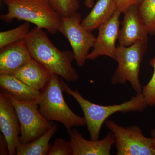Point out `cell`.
Returning <instances> with one entry per match:
<instances>
[{"mask_svg": "<svg viewBox=\"0 0 155 155\" xmlns=\"http://www.w3.org/2000/svg\"><path fill=\"white\" fill-rule=\"evenodd\" d=\"M8 12L0 19L6 22L14 19L31 23L54 34L59 31L62 17L53 8L48 0H3Z\"/></svg>", "mask_w": 155, "mask_h": 155, "instance_id": "obj_3", "label": "cell"}, {"mask_svg": "<svg viewBox=\"0 0 155 155\" xmlns=\"http://www.w3.org/2000/svg\"><path fill=\"white\" fill-rule=\"evenodd\" d=\"M122 12L117 9L110 19L101 25L98 29L93 49L87 56V60L94 61L101 56H107L115 60L116 42L119 38Z\"/></svg>", "mask_w": 155, "mask_h": 155, "instance_id": "obj_9", "label": "cell"}, {"mask_svg": "<svg viewBox=\"0 0 155 155\" xmlns=\"http://www.w3.org/2000/svg\"><path fill=\"white\" fill-rule=\"evenodd\" d=\"M138 9L149 35L155 36V0H143Z\"/></svg>", "mask_w": 155, "mask_h": 155, "instance_id": "obj_19", "label": "cell"}, {"mask_svg": "<svg viewBox=\"0 0 155 155\" xmlns=\"http://www.w3.org/2000/svg\"><path fill=\"white\" fill-rule=\"evenodd\" d=\"M0 130L8 142L9 155H16L17 146L20 143V122L14 106L2 91L0 93Z\"/></svg>", "mask_w": 155, "mask_h": 155, "instance_id": "obj_10", "label": "cell"}, {"mask_svg": "<svg viewBox=\"0 0 155 155\" xmlns=\"http://www.w3.org/2000/svg\"><path fill=\"white\" fill-rule=\"evenodd\" d=\"M12 75L27 85L41 91L49 82L53 74L32 58Z\"/></svg>", "mask_w": 155, "mask_h": 155, "instance_id": "obj_14", "label": "cell"}, {"mask_svg": "<svg viewBox=\"0 0 155 155\" xmlns=\"http://www.w3.org/2000/svg\"><path fill=\"white\" fill-rule=\"evenodd\" d=\"M105 123L115 137L117 155H155L152 137H146L138 126L123 127L107 119Z\"/></svg>", "mask_w": 155, "mask_h": 155, "instance_id": "obj_7", "label": "cell"}, {"mask_svg": "<svg viewBox=\"0 0 155 155\" xmlns=\"http://www.w3.org/2000/svg\"><path fill=\"white\" fill-rule=\"evenodd\" d=\"M72 144L73 155H110L115 137L110 131L102 140H88L76 128L67 130Z\"/></svg>", "mask_w": 155, "mask_h": 155, "instance_id": "obj_12", "label": "cell"}, {"mask_svg": "<svg viewBox=\"0 0 155 155\" xmlns=\"http://www.w3.org/2000/svg\"><path fill=\"white\" fill-rule=\"evenodd\" d=\"M0 86L3 91L19 101H38L41 91L31 87L12 75H0Z\"/></svg>", "mask_w": 155, "mask_h": 155, "instance_id": "obj_16", "label": "cell"}, {"mask_svg": "<svg viewBox=\"0 0 155 155\" xmlns=\"http://www.w3.org/2000/svg\"><path fill=\"white\" fill-rule=\"evenodd\" d=\"M148 43L139 41L130 46H117L115 61L118 63V67L111 78L112 84H124L128 81L137 94H142L139 72L148 48Z\"/></svg>", "mask_w": 155, "mask_h": 155, "instance_id": "obj_5", "label": "cell"}, {"mask_svg": "<svg viewBox=\"0 0 155 155\" xmlns=\"http://www.w3.org/2000/svg\"><path fill=\"white\" fill-rule=\"evenodd\" d=\"M48 155H73L71 142L63 138L56 139Z\"/></svg>", "mask_w": 155, "mask_h": 155, "instance_id": "obj_22", "label": "cell"}, {"mask_svg": "<svg viewBox=\"0 0 155 155\" xmlns=\"http://www.w3.org/2000/svg\"><path fill=\"white\" fill-rule=\"evenodd\" d=\"M143 0H118L117 9L124 14L125 11L130 6H138L141 4Z\"/></svg>", "mask_w": 155, "mask_h": 155, "instance_id": "obj_23", "label": "cell"}, {"mask_svg": "<svg viewBox=\"0 0 155 155\" xmlns=\"http://www.w3.org/2000/svg\"><path fill=\"white\" fill-rule=\"evenodd\" d=\"M149 64L153 68L152 77L148 83L143 87L142 94L148 106H155V57L150 60Z\"/></svg>", "mask_w": 155, "mask_h": 155, "instance_id": "obj_21", "label": "cell"}, {"mask_svg": "<svg viewBox=\"0 0 155 155\" xmlns=\"http://www.w3.org/2000/svg\"><path fill=\"white\" fill-rule=\"evenodd\" d=\"M151 136L152 138H155V128L151 131Z\"/></svg>", "mask_w": 155, "mask_h": 155, "instance_id": "obj_26", "label": "cell"}, {"mask_svg": "<svg viewBox=\"0 0 155 155\" xmlns=\"http://www.w3.org/2000/svg\"><path fill=\"white\" fill-rule=\"evenodd\" d=\"M33 59L38 61L50 71L68 82L76 81L79 76L72 67L75 60L73 52L58 49L43 29L35 26L25 38Z\"/></svg>", "mask_w": 155, "mask_h": 155, "instance_id": "obj_1", "label": "cell"}, {"mask_svg": "<svg viewBox=\"0 0 155 155\" xmlns=\"http://www.w3.org/2000/svg\"><path fill=\"white\" fill-rule=\"evenodd\" d=\"M53 9L61 17H69L77 13L80 8L79 0H48Z\"/></svg>", "mask_w": 155, "mask_h": 155, "instance_id": "obj_20", "label": "cell"}, {"mask_svg": "<svg viewBox=\"0 0 155 155\" xmlns=\"http://www.w3.org/2000/svg\"><path fill=\"white\" fill-rule=\"evenodd\" d=\"M81 15L77 12L69 17H62L59 31L69 41L78 67H83L87 56L93 48L96 38L81 25Z\"/></svg>", "mask_w": 155, "mask_h": 155, "instance_id": "obj_8", "label": "cell"}, {"mask_svg": "<svg viewBox=\"0 0 155 155\" xmlns=\"http://www.w3.org/2000/svg\"><path fill=\"white\" fill-rule=\"evenodd\" d=\"M63 92L61 78L53 74L47 85L41 91L38 101L41 114L48 121L62 123L67 130L86 125L84 117L76 115L69 107Z\"/></svg>", "mask_w": 155, "mask_h": 155, "instance_id": "obj_4", "label": "cell"}, {"mask_svg": "<svg viewBox=\"0 0 155 155\" xmlns=\"http://www.w3.org/2000/svg\"><path fill=\"white\" fill-rule=\"evenodd\" d=\"M0 51V75H14L32 59L25 39Z\"/></svg>", "mask_w": 155, "mask_h": 155, "instance_id": "obj_13", "label": "cell"}, {"mask_svg": "<svg viewBox=\"0 0 155 155\" xmlns=\"http://www.w3.org/2000/svg\"><path fill=\"white\" fill-rule=\"evenodd\" d=\"M117 7L118 0H97L91 11L81 21V25L90 31L97 29L110 19Z\"/></svg>", "mask_w": 155, "mask_h": 155, "instance_id": "obj_15", "label": "cell"}, {"mask_svg": "<svg viewBox=\"0 0 155 155\" xmlns=\"http://www.w3.org/2000/svg\"><path fill=\"white\" fill-rule=\"evenodd\" d=\"M123 14L118 40L119 45L128 47L137 42H148V32L138 6H130Z\"/></svg>", "mask_w": 155, "mask_h": 155, "instance_id": "obj_11", "label": "cell"}, {"mask_svg": "<svg viewBox=\"0 0 155 155\" xmlns=\"http://www.w3.org/2000/svg\"><path fill=\"white\" fill-rule=\"evenodd\" d=\"M84 4L87 8H91L94 5V0H85Z\"/></svg>", "mask_w": 155, "mask_h": 155, "instance_id": "obj_25", "label": "cell"}, {"mask_svg": "<svg viewBox=\"0 0 155 155\" xmlns=\"http://www.w3.org/2000/svg\"><path fill=\"white\" fill-rule=\"evenodd\" d=\"M2 91L12 103L18 115L21 127L20 143L25 144L30 142L44 134L54 125L41 114L38 100L33 101H19L8 93Z\"/></svg>", "mask_w": 155, "mask_h": 155, "instance_id": "obj_6", "label": "cell"}, {"mask_svg": "<svg viewBox=\"0 0 155 155\" xmlns=\"http://www.w3.org/2000/svg\"><path fill=\"white\" fill-rule=\"evenodd\" d=\"M30 23L25 22L17 28L1 32L0 50L25 39L30 32Z\"/></svg>", "mask_w": 155, "mask_h": 155, "instance_id": "obj_18", "label": "cell"}, {"mask_svg": "<svg viewBox=\"0 0 155 155\" xmlns=\"http://www.w3.org/2000/svg\"><path fill=\"white\" fill-rule=\"evenodd\" d=\"M58 130V125L54 124L48 131L28 143H20L17 147V155H48L51 146L50 142Z\"/></svg>", "mask_w": 155, "mask_h": 155, "instance_id": "obj_17", "label": "cell"}, {"mask_svg": "<svg viewBox=\"0 0 155 155\" xmlns=\"http://www.w3.org/2000/svg\"><path fill=\"white\" fill-rule=\"evenodd\" d=\"M9 154L8 145L5 137L2 134H0V155Z\"/></svg>", "mask_w": 155, "mask_h": 155, "instance_id": "obj_24", "label": "cell"}, {"mask_svg": "<svg viewBox=\"0 0 155 155\" xmlns=\"http://www.w3.org/2000/svg\"><path fill=\"white\" fill-rule=\"evenodd\" d=\"M152 145L153 147L155 149V138H153Z\"/></svg>", "mask_w": 155, "mask_h": 155, "instance_id": "obj_27", "label": "cell"}, {"mask_svg": "<svg viewBox=\"0 0 155 155\" xmlns=\"http://www.w3.org/2000/svg\"><path fill=\"white\" fill-rule=\"evenodd\" d=\"M61 79L64 91L77 101L83 111L92 140L99 139L100 131L103 124L113 114L117 113L142 112L148 107L143 94H137L129 101L119 104L109 106L97 104L84 98L77 90H72L63 78H61Z\"/></svg>", "mask_w": 155, "mask_h": 155, "instance_id": "obj_2", "label": "cell"}]
</instances>
